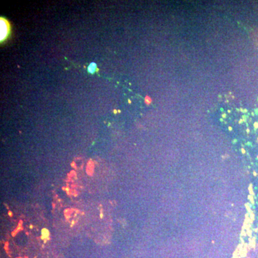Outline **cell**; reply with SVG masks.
I'll use <instances>...</instances> for the list:
<instances>
[{
  "label": "cell",
  "mask_w": 258,
  "mask_h": 258,
  "mask_svg": "<svg viewBox=\"0 0 258 258\" xmlns=\"http://www.w3.org/2000/svg\"><path fill=\"white\" fill-rule=\"evenodd\" d=\"M113 112H114V113H117L116 110H114V111H113Z\"/></svg>",
  "instance_id": "cell-3"
},
{
  "label": "cell",
  "mask_w": 258,
  "mask_h": 258,
  "mask_svg": "<svg viewBox=\"0 0 258 258\" xmlns=\"http://www.w3.org/2000/svg\"><path fill=\"white\" fill-rule=\"evenodd\" d=\"M9 23L8 21L4 20V19L1 18L0 20V39L1 41L4 40L7 37H8V34H9Z\"/></svg>",
  "instance_id": "cell-1"
},
{
  "label": "cell",
  "mask_w": 258,
  "mask_h": 258,
  "mask_svg": "<svg viewBox=\"0 0 258 258\" xmlns=\"http://www.w3.org/2000/svg\"><path fill=\"white\" fill-rule=\"evenodd\" d=\"M97 70H98L97 69V64L96 63H95V62H91V63L89 64V66H88V72L91 74H94Z\"/></svg>",
  "instance_id": "cell-2"
}]
</instances>
